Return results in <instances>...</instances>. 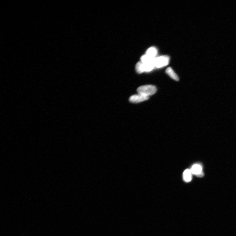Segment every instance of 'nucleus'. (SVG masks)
Returning <instances> with one entry per match:
<instances>
[{
  "mask_svg": "<svg viewBox=\"0 0 236 236\" xmlns=\"http://www.w3.org/2000/svg\"><path fill=\"white\" fill-rule=\"evenodd\" d=\"M166 73L169 76L173 79L177 81H178L179 80V78L177 75L174 72L172 69L169 67L167 68L166 70Z\"/></svg>",
  "mask_w": 236,
  "mask_h": 236,
  "instance_id": "obj_7",
  "label": "nucleus"
},
{
  "mask_svg": "<svg viewBox=\"0 0 236 236\" xmlns=\"http://www.w3.org/2000/svg\"><path fill=\"white\" fill-rule=\"evenodd\" d=\"M192 173L190 169H187L185 170L183 173V178L184 181L186 182H189L192 181Z\"/></svg>",
  "mask_w": 236,
  "mask_h": 236,
  "instance_id": "obj_6",
  "label": "nucleus"
},
{
  "mask_svg": "<svg viewBox=\"0 0 236 236\" xmlns=\"http://www.w3.org/2000/svg\"><path fill=\"white\" fill-rule=\"evenodd\" d=\"M153 64H145L139 62L136 64L135 66L136 71L139 74H141L144 72H149L152 70L155 67Z\"/></svg>",
  "mask_w": 236,
  "mask_h": 236,
  "instance_id": "obj_2",
  "label": "nucleus"
},
{
  "mask_svg": "<svg viewBox=\"0 0 236 236\" xmlns=\"http://www.w3.org/2000/svg\"><path fill=\"white\" fill-rule=\"evenodd\" d=\"M192 174L198 177H201L204 176L201 165L196 164L193 165L190 169Z\"/></svg>",
  "mask_w": 236,
  "mask_h": 236,
  "instance_id": "obj_4",
  "label": "nucleus"
},
{
  "mask_svg": "<svg viewBox=\"0 0 236 236\" xmlns=\"http://www.w3.org/2000/svg\"><path fill=\"white\" fill-rule=\"evenodd\" d=\"M154 59L150 58L147 55H143L141 58V62L144 63L153 64L154 65Z\"/></svg>",
  "mask_w": 236,
  "mask_h": 236,
  "instance_id": "obj_9",
  "label": "nucleus"
},
{
  "mask_svg": "<svg viewBox=\"0 0 236 236\" xmlns=\"http://www.w3.org/2000/svg\"><path fill=\"white\" fill-rule=\"evenodd\" d=\"M149 98V97H145L138 93L131 96L129 98V101L131 103H137L147 101Z\"/></svg>",
  "mask_w": 236,
  "mask_h": 236,
  "instance_id": "obj_5",
  "label": "nucleus"
},
{
  "mask_svg": "<svg viewBox=\"0 0 236 236\" xmlns=\"http://www.w3.org/2000/svg\"><path fill=\"white\" fill-rule=\"evenodd\" d=\"M169 58L168 56L164 55L154 59V64L155 67L160 68L167 65L169 63Z\"/></svg>",
  "mask_w": 236,
  "mask_h": 236,
  "instance_id": "obj_3",
  "label": "nucleus"
},
{
  "mask_svg": "<svg viewBox=\"0 0 236 236\" xmlns=\"http://www.w3.org/2000/svg\"><path fill=\"white\" fill-rule=\"evenodd\" d=\"M157 50L156 48L154 47H150L149 48L146 52V54L149 57L155 58V57L157 54Z\"/></svg>",
  "mask_w": 236,
  "mask_h": 236,
  "instance_id": "obj_8",
  "label": "nucleus"
},
{
  "mask_svg": "<svg viewBox=\"0 0 236 236\" xmlns=\"http://www.w3.org/2000/svg\"><path fill=\"white\" fill-rule=\"evenodd\" d=\"M157 91L156 87L153 85H145L141 86L137 89V92L139 94L149 97L153 95Z\"/></svg>",
  "mask_w": 236,
  "mask_h": 236,
  "instance_id": "obj_1",
  "label": "nucleus"
}]
</instances>
